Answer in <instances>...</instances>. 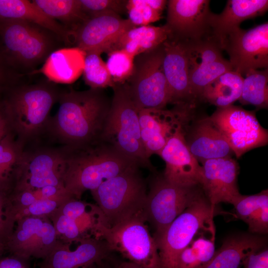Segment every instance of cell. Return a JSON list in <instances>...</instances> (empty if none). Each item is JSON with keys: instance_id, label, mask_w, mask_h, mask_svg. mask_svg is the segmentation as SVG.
Here are the masks:
<instances>
[{"instance_id": "cell-6", "label": "cell", "mask_w": 268, "mask_h": 268, "mask_svg": "<svg viewBox=\"0 0 268 268\" xmlns=\"http://www.w3.org/2000/svg\"><path fill=\"white\" fill-rule=\"evenodd\" d=\"M108 117L101 139L152 172L154 169L143 147L138 110L124 84H115Z\"/></svg>"}, {"instance_id": "cell-21", "label": "cell", "mask_w": 268, "mask_h": 268, "mask_svg": "<svg viewBox=\"0 0 268 268\" xmlns=\"http://www.w3.org/2000/svg\"><path fill=\"white\" fill-rule=\"evenodd\" d=\"M69 244L60 240L40 268H90L112 252L104 240L94 237L81 239L74 250H70Z\"/></svg>"}, {"instance_id": "cell-10", "label": "cell", "mask_w": 268, "mask_h": 268, "mask_svg": "<svg viewBox=\"0 0 268 268\" xmlns=\"http://www.w3.org/2000/svg\"><path fill=\"white\" fill-rule=\"evenodd\" d=\"M202 192L200 185L181 187L170 183L163 175L152 176L149 180L144 216L154 229L153 237L161 235Z\"/></svg>"}, {"instance_id": "cell-39", "label": "cell", "mask_w": 268, "mask_h": 268, "mask_svg": "<svg viewBox=\"0 0 268 268\" xmlns=\"http://www.w3.org/2000/svg\"><path fill=\"white\" fill-rule=\"evenodd\" d=\"M82 12L91 18L113 12L120 14L127 12V0H79Z\"/></svg>"}, {"instance_id": "cell-14", "label": "cell", "mask_w": 268, "mask_h": 268, "mask_svg": "<svg viewBox=\"0 0 268 268\" xmlns=\"http://www.w3.org/2000/svg\"><path fill=\"white\" fill-rule=\"evenodd\" d=\"M209 0H167L168 38L189 44L211 39Z\"/></svg>"}, {"instance_id": "cell-26", "label": "cell", "mask_w": 268, "mask_h": 268, "mask_svg": "<svg viewBox=\"0 0 268 268\" xmlns=\"http://www.w3.org/2000/svg\"><path fill=\"white\" fill-rule=\"evenodd\" d=\"M0 19L34 23L70 43V35L66 28L48 16L32 0H0Z\"/></svg>"}, {"instance_id": "cell-18", "label": "cell", "mask_w": 268, "mask_h": 268, "mask_svg": "<svg viewBox=\"0 0 268 268\" xmlns=\"http://www.w3.org/2000/svg\"><path fill=\"white\" fill-rule=\"evenodd\" d=\"M185 131L171 136L158 153L165 163L162 174L170 183L184 187L200 185L202 167L190 151L185 138Z\"/></svg>"}, {"instance_id": "cell-35", "label": "cell", "mask_w": 268, "mask_h": 268, "mask_svg": "<svg viewBox=\"0 0 268 268\" xmlns=\"http://www.w3.org/2000/svg\"><path fill=\"white\" fill-rule=\"evenodd\" d=\"M167 0H127L128 19L135 26L148 25L159 20Z\"/></svg>"}, {"instance_id": "cell-1", "label": "cell", "mask_w": 268, "mask_h": 268, "mask_svg": "<svg viewBox=\"0 0 268 268\" xmlns=\"http://www.w3.org/2000/svg\"><path fill=\"white\" fill-rule=\"evenodd\" d=\"M60 106L47 129L67 144L75 147L101 139L112 98L103 89L70 90L59 94Z\"/></svg>"}, {"instance_id": "cell-23", "label": "cell", "mask_w": 268, "mask_h": 268, "mask_svg": "<svg viewBox=\"0 0 268 268\" xmlns=\"http://www.w3.org/2000/svg\"><path fill=\"white\" fill-rule=\"evenodd\" d=\"M190 131L186 130L188 147L199 162L230 157L233 153L223 134L208 117L200 119Z\"/></svg>"}, {"instance_id": "cell-42", "label": "cell", "mask_w": 268, "mask_h": 268, "mask_svg": "<svg viewBox=\"0 0 268 268\" xmlns=\"http://www.w3.org/2000/svg\"><path fill=\"white\" fill-rule=\"evenodd\" d=\"M242 267L243 268H268V247L250 254L244 259Z\"/></svg>"}, {"instance_id": "cell-32", "label": "cell", "mask_w": 268, "mask_h": 268, "mask_svg": "<svg viewBox=\"0 0 268 268\" xmlns=\"http://www.w3.org/2000/svg\"><path fill=\"white\" fill-rule=\"evenodd\" d=\"M215 251V234H200L179 254L176 268H201L210 261Z\"/></svg>"}, {"instance_id": "cell-16", "label": "cell", "mask_w": 268, "mask_h": 268, "mask_svg": "<svg viewBox=\"0 0 268 268\" xmlns=\"http://www.w3.org/2000/svg\"><path fill=\"white\" fill-rule=\"evenodd\" d=\"M223 50L233 70L242 76L251 69H268V23L248 30L236 28L227 37Z\"/></svg>"}, {"instance_id": "cell-28", "label": "cell", "mask_w": 268, "mask_h": 268, "mask_svg": "<svg viewBox=\"0 0 268 268\" xmlns=\"http://www.w3.org/2000/svg\"><path fill=\"white\" fill-rule=\"evenodd\" d=\"M237 217L248 226L250 233L261 234L268 229V191L250 196L240 195L232 203Z\"/></svg>"}, {"instance_id": "cell-29", "label": "cell", "mask_w": 268, "mask_h": 268, "mask_svg": "<svg viewBox=\"0 0 268 268\" xmlns=\"http://www.w3.org/2000/svg\"><path fill=\"white\" fill-rule=\"evenodd\" d=\"M244 77L233 70L223 73L203 89L200 101L217 108L233 105L241 94Z\"/></svg>"}, {"instance_id": "cell-17", "label": "cell", "mask_w": 268, "mask_h": 268, "mask_svg": "<svg viewBox=\"0 0 268 268\" xmlns=\"http://www.w3.org/2000/svg\"><path fill=\"white\" fill-rule=\"evenodd\" d=\"M130 20L113 13L89 18L73 33L71 43L85 53H108L119 39L135 27Z\"/></svg>"}, {"instance_id": "cell-31", "label": "cell", "mask_w": 268, "mask_h": 268, "mask_svg": "<svg viewBox=\"0 0 268 268\" xmlns=\"http://www.w3.org/2000/svg\"><path fill=\"white\" fill-rule=\"evenodd\" d=\"M48 16L65 25L71 38L73 33L89 18L82 12L79 0H33Z\"/></svg>"}, {"instance_id": "cell-47", "label": "cell", "mask_w": 268, "mask_h": 268, "mask_svg": "<svg viewBox=\"0 0 268 268\" xmlns=\"http://www.w3.org/2000/svg\"><path fill=\"white\" fill-rule=\"evenodd\" d=\"M5 250V248H4V247H0V255L1 254H2V252H3V251Z\"/></svg>"}, {"instance_id": "cell-9", "label": "cell", "mask_w": 268, "mask_h": 268, "mask_svg": "<svg viewBox=\"0 0 268 268\" xmlns=\"http://www.w3.org/2000/svg\"><path fill=\"white\" fill-rule=\"evenodd\" d=\"M143 217L134 218L112 227L100 224L96 237L104 240L112 252L143 268H161L155 240Z\"/></svg>"}, {"instance_id": "cell-7", "label": "cell", "mask_w": 268, "mask_h": 268, "mask_svg": "<svg viewBox=\"0 0 268 268\" xmlns=\"http://www.w3.org/2000/svg\"><path fill=\"white\" fill-rule=\"evenodd\" d=\"M50 33L29 22L0 19V48L14 69H29L45 61L54 51Z\"/></svg>"}, {"instance_id": "cell-43", "label": "cell", "mask_w": 268, "mask_h": 268, "mask_svg": "<svg viewBox=\"0 0 268 268\" xmlns=\"http://www.w3.org/2000/svg\"><path fill=\"white\" fill-rule=\"evenodd\" d=\"M0 255V268H30V260L11 254L8 256L3 257Z\"/></svg>"}, {"instance_id": "cell-44", "label": "cell", "mask_w": 268, "mask_h": 268, "mask_svg": "<svg viewBox=\"0 0 268 268\" xmlns=\"http://www.w3.org/2000/svg\"><path fill=\"white\" fill-rule=\"evenodd\" d=\"M11 131L6 115L2 102H0V139Z\"/></svg>"}, {"instance_id": "cell-2", "label": "cell", "mask_w": 268, "mask_h": 268, "mask_svg": "<svg viewBox=\"0 0 268 268\" xmlns=\"http://www.w3.org/2000/svg\"><path fill=\"white\" fill-rule=\"evenodd\" d=\"M66 189L80 200L86 191L98 188L106 180L136 167L137 162L110 143L99 139L81 146H66Z\"/></svg>"}, {"instance_id": "cell-4", "label": "cell", "mask_w": 268, "mask_h": 268, "mask_svg": "<svg viewBox=\"0 0 268 268\" xmlns=\"http://www.w3.org/2000/svg\"><path fill=\"white\" fill-rule=\"evenodd\" d=\"M2 102L11 131L20 141L30 139L47 128L52 106L59 94L47 84L11 87Z\"/></svg>"}, {"instance_id": "cell-12", "label": "cell", "mask_w": 268, "mask_h": 268, "mask_svg": "<svg viewBox=\"0 0 268 268\" xmlns=\"http://www.w3.org/2000/svg\"><path fill=\"white\" fill-rule=\"evenodd\" d=\"M195 106L176 105L171 109H142L138 118L142 143L148 158L158 154L168 139L189 126Z\"/></svg>"}, {"instance_id": "cell-15", "label": "cell", "mask_w": 268, "mask_h": 268, "mask_svg": "<svg viewBox=\"0 0 268 268\" xmlns=\"http://www.w3.org/2000/svg\"><path fill=\"white\" fill-rule=\"evenodd\" d=\"M60 239L48 216L18 218L5 246L10 254L27 260L46 258Z\"/></svg>"}, {"instance_id": "cell-40", "label": "cell", "mask_w": 268, "mask_h": 268, "mask_svg": "<svg viewBox=\"0 0 268 268\" xmlns=\"http://www.w3.org/2000/svg\"><path fill=\"white\" fill-rule=\"evenodd\" d=\"M71 196L55 199H42L36 201L30 205L22 209L17 214L18 218L27 216H48Z\"/></svg>"}, {"instance_id": "cell-48", "label": "cell", "mask_w": 268, "mask_h": 268, "mask_svg": "<svg viewBox=\"0 0 268 268\" xmlns=\"http://www.w3.org/2000/svg\"><path fill=\"white\" fill-rule=\"evenodd\" d=\"M0 247H4L5 248V246L2 244H0Z\"/></svg>"}, {"instance_id": "cell-33", "label": "cell", "mask_w": 268, "mask_h": 268, "mask_svg": "<svg viewBox=\"0 0 268 268\" xmlns=\"http://www.w3.org/2000/svg\"><path fill=\"white\" fill-rule=\"evenodd\" d=\"M239 99L242 104H250L258 109L268 108V70L251 69L245 74Z\"/></svg>"}, {"instance_id": "cell-30", "label": "cell", "mask_w": 268, "mask_h": 268, "mask_svg": "<svg viewBox=\"0 0 268 268\" xmlns=\"http://www.w3.org/2000/svg\"><path fill=\"white\" fill-rule=\"evenodd\" d=\"M23 152L22 142L15 139L11 131L0 139V190L9 195L14 186Z\"/></svg>"}, {"instance_id": "cell-5", "label": "cell", "mask_w": 268, "mask_h": 268, "mask_svg": "<svg viewBox=\"0 0 268 268\" xmlns=\"http://www.w3.org/2000/svg\"><path fill=\"white\" fill-rule=\"evenodd\" d=\"M218 213L202 192L160 236L153 238L161 268H176L179 254L201 234H215L214 217Z\"/></svg>"}, {"instance_id": "cell-46", "label": "cell", "mask_w": 268, "mask_h": 268, "mask_svg": "<svg viewBox=\"0 0 268 268\" xmlns=\"http://www.w3.org/2000/svg\"><path fill=\"white\" fill-rule=\"evenodd\" d=\"M104 261V260H103ZM102 262L93 266L90 268H103L102 266Z\"/></svg>"}, {"instance_id": "cell-11", "label": "cell", "mask_w": 268, "mask_h": 268, "mask_svg": "<svg viewBox=\"0 0 268 268\" xmlns=\"http://www.w3.org/2000/svg\"><path fill=\"white\" fill-rule=\"evenodd\" d=\"M208 117L223 134L237 158L268 143V131L262 127L253 112L232 105L217 108Z\"/></svg>"}, {"instance_id": "cell-24", "label": "cell", "mask_w": 268, "mask_h": 268, "mask_svg": "<svg viewBox=\"0 0 268 268\" xmlns=\"http://www.w3.org/2000/svg\"><path fill=\"white\" fill-rule=\"evenodd\" d=\"M266 237L252 233H238L227 237L212 258L201 268H240L252 252L266 246Z\"/></svg>"}, {"instance_id": "cell-41", "label": "cell", "mask_w": 268, "mask_h": 268, "mask_svg": "<svg viewBox=\"0 0 268 268\" xmlns=\"http://www.w3.org/2000/svg\"><path fill=\"white\" fill-rule=\"evenodd\" d=\"M13 70L0 48V94L12 87L14 78Z\"/></svg>"}, {"instance_id": "cell-13", "label": "cell", "mask_w": 268, "mask_h": 268, "mask_svg": "<svg viewBox=\"0 0 268 268\" xmlns=\"http://www.w3.org/2000/svg\"><path fill=\"white\" fill-rule=\"evenodd\" d=\"M66 155L63 152L43 149L23 152L12 191L35 192L48 186H65Z\"/></svg>"}, {"instance_id": "cell-19", "label": "cell", "mask_w": 268, "mask_h": 268, "mask_svg": "<svg viewBox=\"0 0 268 268\" xmlns=\"http://www.w3.org/2000/svg\"><path fill=\"white\" fill-rule=\"evenodd\" d=\"M163 66L171 95V104H191L197 101L192 92L190 58L187 43L168 38L163 43Z\"/></svg>"}, {"instance_id": "cell-37", "label": "cell", "mask_w": 268, "mask_h": 268, "mask_svg": "<svg viewBox=\"0 0 268 268\" xmlns=\"http://www.w3.org/2000/svg\"><path fill=\"white\" fill-rule=\"evenodd\" d=\"M108 55L106 64L114 83H125L133 73L134 57L122 49L112 51Z\"/></svg>"}, {"instance_id": "cell-34", "label": "cell", "mask_w": 268, "mask_h": 268, "mask_svg": "<svg viewBox=\"0 0 268 268\" xmlns=\"http://www.w3.org/2000/svg\"><path fill=\"white\" fill-rule=\"evenodd\" d=\"M232 70L233 68L229 61L224 58L191 68L189 75L190 83L196 101L200 100L205 86L223 73Z\"/></svg>"}, {"instance_id": "cell-25", "label": "cell", "mask_w": 268, "mask_h": 268, "mask_svg": "<svg viewBox=\"0 0 268 268\" xmlns=\"http://www.w3.org/2000/svg\"><path fill=\"white\" fill-rule=\"evenodd\" d=\"M86 53L73 47L53 51L39 70L49 80L71 83L82 74Z\"/></svg>"}, {"instance_id": "cell-22", "label": "cell", "mask_w": 268, "mask_h": 268, "mask_svg": "<svg viewBox=\"0 0 268 268\" xmlns=\"http://www.w3.org/2000/svg\"><path fill=\"white\" fill-rule=\"evenodd\" d=\"M267 0H228L219 14L211 13L209 24L212 40L223 50L228 36L244 20L262 15L268 10Z\"/></svg>"}, {"instance_id": "cell-8", "label": "cell", "mask_w": 268, "mask_h": 268, "mask_svg": "<svg viewBox=\"0 0 268 268\" xmlns=\"http://www.w3.org/2000/svg\"><path fill=\"white\" fill-rule=\"evenodd\" d=\"M163 44L134 57L133 73L124 83L138 110L164 109L171 95L164 74Z\"/></svg>"}, {"instance_id": "cell-36", "label": "cell", "mask_w": 268, "mask_h": 268, "mask_svg": "<svg viewBox=\"0 0 268 268\" xmlns=\"http://www.w3.org/2000/svg\"><path fill=\"white\" fill-rule=\"evenodd\" d=\"M82 74L85 84L91 88L104 89L115 85L106 63L96 52L86 53Z\"/></svg>"}, {"instance_id": "cell-38", "label": "cell", "mask_w": 268, "mask_h": 268, "mask_svg": "<svg viewBox=\"0 0 268 268\" xmlns=\"http://www.w3.org/2000/svg\"><path fill=\"white\" fill-rule=\"evenodd\" d=\"M17 215L9 194L0 190V243L6 246L12 234Z\"/></svg>"}, {"instance_id": "cell-20", "label": "cell", "mask_w": 268, "mask_h": 268, "mask_svg": "<svg viewBox=\"0 0 268 268\" xmlns=\"http://www.w3.org/2000/svg\"><path fill=\"white\" fill-rule=\"evenodd\" d=\"M200 186L204 194L214 206L220 202L232 204L241 194L237 179L239 166L230 157L205 160L202 162Z\"/></svg>"}, {"instance_id": "cell-27", "label": "cell", "mask_w": 268, "mask_h": 268, "mask_svg": "<svg viewBox=\"0 0 268 268\" xmlns=\"http://www.w3.org/2000/svg\"><path fill=\"white\" fill-rule=\"evenodd\" d=\"M169 34L165 24L161 26L148 25L135 27L126 32L110 52L122 49L135 57L161 45L167 39Z\"/></svg>"}, {"instance_id": "cell-45", "label": "cell", "mask_w": 268, "mask_h": 268, "mask_svg": "<svg viewBox=\"0 0 268 268\" xmlns=\"http://www.w3.org/2000/svg\"><path fill=\"white\" fill-rule=\"evenodd\" d=\"M117 268H143L130 262H124L121 263Z\"/></svg>"}, {"instance_id": "cell-3", "label": "cell", "mask_w": 268, "mask_h": 268, "mask_svg": "<svg viewBox=\"0 0 268 268\" xmlns=\"http://www.w3.org/2000/svg\"><path fill=\"white\" fill-rule=\"evenodd\" d=\"M139 168L130 169L106 180L90 191L107 226L136 217L145 219L148 188Z\"/></svg>"}]
</instances>
